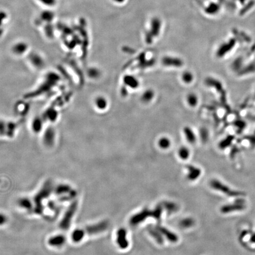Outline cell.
<instances>
[{
    "label": "cell",
    "instance_id": "1",
    "mask_svg": "<svg viewBox=\"0 0 255 255\" xmlns=\"http://www.w3.org/2000/svg\"><path fill=\"white\" fill-rule=\"evenodd\" d=\"M77 203L74 202L70 206L66 211V213L64 215L63 219L61 220L60 226V228L64 230H66L69 227L71 220L73 219L75 212L76 211Z\"/></svg>",
    "mask_w": 255,
    "mask_h": 255
},
{
    "label": "cell",
    "instance_id": "2",
    "mask_svg": "<svg viewBox=\"0 0 255 255\" xmlns=\"http://www.w3.org/2000/svg\"><path fill=\"white\" fill-rule=\"evenodd\" d=\"M109 223L107 220H103L96 224L87 226L84 229L87 235H96L105 231L109 227Z\"/></svg>",
    "mask_w": 255,
    "mask_h": 255
},
{
    "label": "cell",
    "instance_id": "3",
    "mask_svg": "<svg viewBox=\"0 0 255 255\" xmlns=\"http://www.w3.org/2000/svg\"><path fill=\"white\" fill-rule=\"evenodd\" d=\"M151 210L144 209L137 214L133 215L130 219V224L132 226H136L143 222L148 217H151Z\"/></svg>",
    "mask_w": 255,
    "mask_h": 255
},
{
    "label": "cell",
    "instance_id": "4",
    "mask_svg": "<svg viewBox=\"0 0 255 255\" xmlns=\"http://www.w3.org/2000/svg\"><path fill=\"white\" fill-rule=\"evenodd\" d=\"M161 23L158 18H154L151 23V30L146 34V41L151 43L154 36H157L160 31Z\"/></svg>",
    "mask_w": 255,
    "mask_h": 255
},
{
    "label": "cell",
    "instance_id": "5",
    "mask_svg": "<svg viewBox=\"0 0 255 255\" xmlns=\"http://www.w3.org/2000/svg\"><path fill=\"white\" fill-rule=\"evenodd\" d=\"M210 185L211 186L212 188L216 189L217 190H219L221 191L222 193H225L226 194H227L230 196H233V195H237L239 194H237V192L235 191H232L230 190L229 188L225 185V184L220 183L219 181L217 180H213L210 182Z\"/></svg>",
    "mask_w": 255,
    "mask_h": 255
},
{
    "label": "cell",
    "instance_id": "6",
    "mask_svg": "<svg viewBox=\"0 0 255 255\" xmlns=\"http://www.w3.org/2000/svg\"><path fill=\"white\" fill-rule=\"evenodd\" d=\"M66 238L63 235H56L51 236L48 240V244L53 247H61L66 243Z\"/></svg>",
    "mask_w": 255,
    "mask_h": 255
},
{
    "label": "cell",
    "instance_id": "7",
    "mask_svg": "<svg viewBox=\"0 0 255 255\" xmlns=\"http://www.w3.org/2000/svg\"><path fill=\"white\" fill-rule=\"evenodd\" d=\"M29 50V46L26 42L20 41L14 44L11 49L13 53L17 56L24 55Z\"/></svg>",
    "mask_w": 255,
    "mask_h": 255
},
{
    "label": "cell",
    "instance_id": "8",
    "mask_svg": "<svg viewBox=\"0 0 255 255\" xmlns=\"http://www.w3.org/2000/svg\"><path fill=\"white\" fill-rule=\"evenodd\" d=\"M117 243L121 249H124L128 247L129 243L127 239V231L124 229H120L117 230Z\"/></svg>",
    "mask_w": 255,
    "mask_h": 255
},
{
    "label": "cell",
    "instance_id": "9",
    "mask_svg": "<svg viewBox=\"0 0 255 255\" xmlns=\"http://www.w3.org/2000/svg\"><path fill=\"white\" fill-rule=\"evenodd\" d=\"M55 139V132L52 128H48L43 134V143L46 146H51Z\"/></svg>",
    "mask_w": 255,
    "mask_h": 255
},
{
    "label": "cell",
    "instance_id": "10",
    "mask_svg": "<svg viewBox=\"0 0 255 255\" xmlns=\"http://www.w3.org/2000/svg\"><path fill=\"white\" fill-rule=\"evenodd\" d=\"M29 60L31 65L33 66V67H35L36 69H41L44 65V61L43 57L36 53H34L31 56Z\"/></svg>",
    "mask_w": 255,
    "mask_h": 255
},
{
    "label": "cell",
    "instance_id": "11",
    "mask_svg": "<svg viewBox=\"0 0 255 255\" xmlns=\"http://www.w3.org/2000/svg\"><path fill=\"white\" fill-rule=\"evenodd\" d=\"M156 228L161 233V235L165 236V237L169 242H173V243H175V242H177L178 241L179 238H178L177 236L175 234H174L173 232H171V231H169L167 229L164 227L163 226H157L156 227Z\"/></svg>",
    "mask_w": 255,
    "mask_h": 255
},
{
    "label": "cell",
    "instance_id": "12",
    "mask_svg": "<svg viewBox=\"0 0 255 255\" xmlns=\"http://www.w3.org/2000/svg\"><path fill=\"white\" fill-rule=\"evenodd\" d=\"M163 63L164 65L167 66L181 67L183 63L181 60L178 58H173L165 57L163 59Z\"/></svg>",
    "mask_w": 255,
    "mask_h": 255
},
{
    "label": "cell",
    "instance_id": "13",
    "mask_svg": "<svg viewBox=\"0 0 255 255\" xmlns=\"http://www.w3.org/2000/svg\"><path fill=\"white\" fill-rule=\"evenodd\" d=\"M187 168L188 169L189 173L187 175L188 179L191 181H194L196 179H198L200 174H201V170L199 168H197L193 165H187Z\"/></svg>",
    "mask_w": 255,
    "mask_h": 255
},
{
    "label": "cell",
    "instance_id": "14",
    "mask_svg": "<svg viewBox=\"0 0 255 255\" xmlns=\"http://www.w3.org/2000/svg\"><path fill=\"white\" fill-rule=\"evenodd\" d=\"M85 235L86 233L84 229L77 228L74 230L71 233V240L75 243H79L82 242Z\"/></svg>",
    "mask_w": 255,
    "mask_h": 255
},
{
    "label": "cell",
    "instance_id": "15",
    "mask_svg": "<svg viewBox=\"0 0 255 255\" xmlns=\"http://www.w3.org/2000/svg\"><path fill=\"white\" fill-rule=\"evenodd\" d=\"M148 230L149 234L153 237L159 244L163 243L164 239L162 235L156 227L154 228L153 227H149Z\"/></svg>",
    "mask_w": 255,
    "mask_h": 255
},
{
    "label": "cell",
    "instance_id": "16",
    "mask_svg": "<svg viewBox=\"0 0 255 255\" xmlns=\"http://www.w3.org/2000/svg\"><path fill=\"white\" fill-rule=\"evenodd\" d=\"M123 82L125 85L131 88H137L139 86L138 80L135 77L127 75L123 78Z\"/></svg>",
    "mask_w": 255,
    "mask_h": 255
},
{
    "label": "cell",
    "instance_id": "17",
    "mask_svg": "<svg viewBox=\"0 0 255 255\" xmlns=\"http://www.w3.org/2000/svg\"><path fill=\"white\" fill-rule=\"evenodd\" d=\"M43 122L41 117H36L32 122L31 128L33 131L35 133H40L43 129Z\"/></svg>",
    "mask_w": 255,
    "mask_h": 255
},
{
    "label": "cell",
    "instance_id": "18",
    "mask_svg": "<svg viewBox=\"0 0 255 255\" xmlns=\"http://www.w3.org/2000/svg\"><path fill=\"white\" fill-rule=\"evenodd\" d=\"M162 206L164 208H165V210L167 211V212L170 214L176 212L179 209L178 206L173 202L165 201V202H164L162 204Z\"/></svg>",
    "mask_w": 255,
    "mask_h": 255
},
{
    "label": "cell",
    "instance_id": "19",
    "mask_svg": "<svg viewBox=\"0 0 255 255\" xmlns=\"http://www.w3.org/2000/svg\"><path fill=\"white\" fill-rule=\"evenodd\" d=\"M18 204L22 209H24L27 210H30L33 206L32 203L31 202L30 200L26 197L20 198L19 199L18 201Z\"/></svg>",
    "mask_w": 255,
    "mask_h": 255
},
{
    "label": "cell",
    "instance_id": "20",
    "mask_svg": "<svg viewBox=\"0 0 255 255\" xmlns=\"http://www.w3.org/2000/svg\"><path fill=\"white\" fill-rule=\"evenodd\" d=\"M95 105L98 109L100 110H104L107 107V101L105 97L102 96H99L96 97L95 99Z\"/></svg>",
    "mask_w": 255,
    "mask_h": 255
},
{
    "label": "cell",
    "instance_id": "21",
    "mask_svg": "<svg viewBox=\"0 0 255 255\" xmlns=\"http://www.w3.org/2000/svg\"><path fill=\"white\" fill-rule=\"evenodd\" d=\"M163 207L162 205H161V204L158 205L153 210H151V217H153L155 219L159 220L161 219V214L163 212Z\"/></svg>",
    "mask_w": 255,
    "mask_h": 255
},
{
    "label": "cell",
    "instance_id": "22",
    "mask_svg": "<svg viewBox=\"0 0 255 255\" xmlns=\"http://www.w3.org/2000/svg\"><path fill=\"white\" fill-rule=\"evenodd\" d=\"M244 207L242 204H235V205H227L225 206L222 209L221 211L223 213H228L231 211L240 210Z\"/></svg>",
    "mask_w": 255,
    "mask_h": 255
},
{
    "label": "cell",
    "instance_id": "23",
    "mask_svg": "<svg viewBox=\"0 0 255 255\" xmlns=\"http://www.w3.org/2000/svg\"><path fill=\"white\" fill-rule=\"evenodd\" d=\"M184 132L187 139L188 140L189 143H195V139H196L195 135L193 133V131L190 128H185L184 129Z\"/></svg>",
    "mask_w": 255,
    "mask_h": 255
},
{
    "label": "cell",
    "instance_id": "24",
    "mask_svg": "<svg viewBox=\"0 0 255 255\" xmlns=\"http://www.w3.org/2000/svg\"><path fill=\"white\" fill-rule=\"evenodd\" d=\"M54 18V14L51 13V11H47L42 13L40 16V18L43 21H46L48 23L51 22L53 20Z\"/></svg>",
    "mask_w": 255,
    "mask_h": 255
},
{
    "label": "cell",
    "instance_id": "25",
    "mask_svg": "<svg viewBox=\"0 0 255 255\" xmlns=\"http://www.w3.org/2000/svg\"><path fill=\"white\" fill-rule=\"evenodd\" d=\"M87 74L88 77L91 79H96L101 75L100 71L96 68H94V67L89 69L87 71Z\"/></svg>",
    "mask_w": 255,
    "mask_h": 255
},
{
    "label": "cell",
    "instance_id": "26",
    "mask_svg": "<svg viewBox=\"0 0 255 255\" xmlns=\"http://www.w3.org/2000/svg\"><path fill=\"white\" fill-rule=\"evenodd\" d=\"M139 66L141 67H143L149 66L153 65L154 63V60H149V61H146L145 59V55L144 54H141L139 56Z\"/></svg>",
    "mask_w": 255,
    "mask_h": 255
},
{
    "label": "cell",
    "instance_id": "27",
    "mask_svg": "<svg viewBox=\"0 0 255 255\" xmlns=\"http://www.w3.org/2000/svg\"><path fill=\"white\" fill-rule=\"evenodd\" d=\"M194 224V220L191 218H187L181 221L180 225L183 228H189L192 227Z\"/></svg>",
    "mask_w": 255,
    "mask_h": 255
},
{
    "label": "cell",
    "instance_id": "28",
    "mask_svg": "<svg viewBox=\"0 0 255 255\" xmlns=\"http://www.w3.org/2000/svg\"><path fill=\"white\" fill-rule=\"evenodd\" d=\"M70 189V188L69 185L65 184H61L57 187V189H56V193L59 195L64 194L65 193H68Z\"/></svg>",
    "mask_w": 255,
    "mask_h": 255
},
{
    "label": "cell",
    "instance_id": "29",
    "mask_svg": "<svg viewBox=\"0 0 255 255\" xmlns=\"http://www.w3.org/2000/svg\"><path fill=\"white\" fill-rule=\"evenodd\" d=\"M154 96V93L152 90H148L143 93L142 96V101L144 102L151 101Z\"/></svg>",
    "mask_w": 255,
    "mask_h": 255
},
{
    "label": "cell",
    "instance_id": "30",
    "mask_svg": "<svg viewBox=\"0 0 255 255\" xmlns=\"http://www.w3.org/2000/svg\"><path fill=\"white\" fill-rule=\"evenodd\" d=\"M158 145L160 148H163V149H167L169 147V146L171 145V143L168 138H162L159 140Z\"/></svg>",
    "mask_w": 255,
    "mask_h": 255
},
{
    "label": "cell",
    "instance_id": "31",
    "mask_svg": "<svg viewBox=\"0 0 255 255\" xmlns=\"http://www.w3.org/2000/svg\"><path fill=\"white\" fill-rule=\"evenodd\" d=\"M179 157L183 159H186L189 158L190 151L186 147H181L179 149Z\"/></svg>",
    "mask_w": 255,
    "mask_h": 255
},
{
    "label": "cell",
    "instance_id": "32",
    "mask_svg": "<svg viewBox=\"0 0 255 255\" xmlns=\"http://www.w3.org/2000/svg\"><path fill=\"white\" fill-rule=\"evenodd\" d=\"M197 97L194 94H190L187 97V102L191 107H195L197 103Z\"/></svg>",
    "mask_w": 255,
    "mask_h": 255
},
{
    "label": "cell",
    "instance_id": "33",
    "mask_svg": "<svg viewBox=\"0 0 255 255\" xmlns=\"http://www.w3.org/2000/svg\"><path fill=\"white\" fill-rule=\"evenodd\" d=\"M182 78L185 83H189L192 82V81L193 79V75L190 72L186 71L183 75Z\"/></svg>",
    "mask_w": 255,
    "mask_h": 255
},
{
    "label": "cell",
    "instance_id": "34",
    "mask_svg": "<svg viewBox=\"0 0 255 255\" xmlns=\"http://www.w3.org/2000/svg\"><path fill=\"white\" fill-rule=\"evenodd\" d=\"M43 5L53 7L56 4V0H39Z\"/></svg>",
    "mask_w": 255,
    "mask_h": 255
},
{
    "label": "cell",
    "instance_id": "35",
    "mask_svg": "<svg viewBox=\"0 0 255 255\" xmlns=\"http://www.w3.org/2000/svg\"><path fill=\"white\" fill-rule=\"evenodd\" d=\"M7 125L5 122L3 120H0V136H3L5 134Z\"/></svg>",
    "mask_w": 255,
    "mask_h": 255
},
{
    "label": "cell",
    "instance_id": "36",
    "mask_svg": "<svg viewBox=\"0 0 255 255\" xmlns=\"http://www.w3.org/2000/svg\"><path fill=\"white\" fill-rule=\"evenodd\" d=\"M8 218L5 214L3 213H0V226L5 225L7 222Z\"/></svg>",
    "mask_w": 255,
    "mask_h": 255
},
{
    "label": "cell",
    "instance_id": "37",
    "mask_svg": "<svg viewBox=\"0 0 255 255\" xmlns=\"http://www.w3.org/2000/svg\"><path fill=\"white\" fill-rule=\"evenodd\" d=\"M128 92L127 91V89H126V88L125 87H123L122 89V94L123 96H126L127 95Z\"/></svg>",
    "mask_w": 255,
    "mask_h": 255
},
{
    "label": "cell",
    "instance_id": "38",
    "mask_svg": "<svg viewBox=\"0 0 255 255\" xmlns=\"http://www.w3.org/2000/svg\"><path fill=\"white\" fill-rule=\"evenodd\" d=\"M114 1L117 2V3H121L123 2L125 0H114Z\"/></svg>",
    "mask_w": 255,
    "mask_h": 255
}]
</instances>
